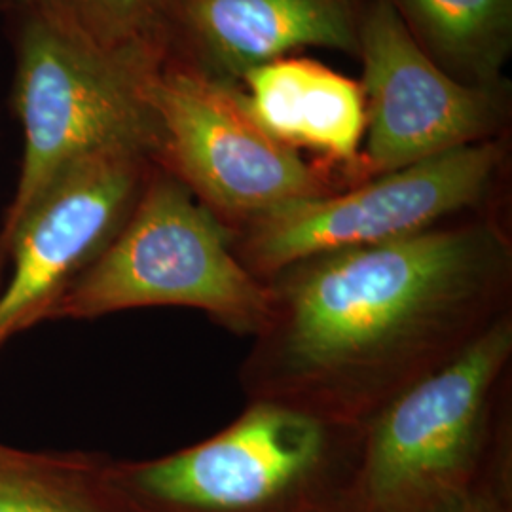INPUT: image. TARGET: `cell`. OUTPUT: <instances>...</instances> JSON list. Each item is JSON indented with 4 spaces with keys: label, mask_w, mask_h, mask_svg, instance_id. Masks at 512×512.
Wrapping results in <instances>:
<instances>
[{
    "label": "cell",
    "mask_w": 512,
    "mask_h": 512,
    "mask_svg": "<svg viewBox=\"0 0 512 512\" xmlns=\"http://www.w3.org/2000/svg\"><path fill=\"white\" fill-rule=\"evenodd\" d=\"M243 365L253 399L365 429L511 313V241L490 219L294 262Z\"/></svg>",
    "instance_id": "1"
},
{
    "label": "cell",
    "mask_w": 512,
    "mask_h": 512,
    "mask_svg": "<svg viewBox=\"0 0 512 512\" xmlns=\"http://www.w3.org/2000/svg\"><path fill=\"white\" fill-rule=\"evenodd\" d=\"M363 429L253 399L215 437L164 458L114 461L139 512H357Z\"/></svg>",
    "instance_id": "2"
},
{
    "label": "cell",
    "mask_w": 512,
    "mask_h": 512,
    "mask_svg": "<svg viewBox=\"0 0 512 512\" xmlns=\"http://www.w3.org/2000/svg\"><path fill=\"white\" fill-rule=\"evenodd\" d=\"M512 357V313L366 423L357 512H425L486 486H511L497 397Z\"/></svg>",
    "instance_id": "3"
},
{
    "label": "cell",
    "mask_w": 512,
    "mask_h": 512,
    "mask_svg": "<svg viewBox=\"0 0 512 512\" xmlns=\"http://www.w3.org/2000/svg\"><path fill=\"white\" fill-rule=\"evenodd\" d=\"M2 18L14 50L12 107L23 128V160L0 224V243L69 165L114 148H137L158 158L162 145L150 101L160 67L73 37L21 0H8Z\"/></svg>",
    "instance_id": "4"
},
{
    "label": "cell",
    "mask_w": 512,
    "mask_h": 512,
    "mask_svg": "<svg viewBox=\"0 0 512 512\" xmlns=\"http://www.w3.org/2000/svg\"><path fill=\"white\" fill-rule=\"evenodd\" d=\"M181 306L256 336L270 291L232 247V232L156 162L128 222L57 298L46 321L97 319L116 311Z\"/></svg>",
    "instance_id": "5"
},
{
    "label": "cell",
    "mask_w": 512,
    "mask_h": 512,
    "mask_svg": "<svg viewBox=\"0 0 512 512\" xmlns=\"http://www.w3.org/2000/svg\"><path fill=\"white\" fill-rule=\"evenodd\" d=\"M503 160L497 141L456 148L346 192L279 207L230 230L232 247L266 281L310 256L416 236L486 202Z\"/></svg>",
    "instance_id": "6"
},
{
    "label": "cell",
    "mask_w": 512,
    "mask_h": 512,
    "mask_svg": "<svg viewBox=\"0 0 512 512\" xmlns=\"http://www.w3.org/2000/svg\"><path fill=\"white\" fill-rule=\"evenodd\" d=\"M150 101L162 131L156 162L230 230L329 194L319 171L253 124L226 86L164 63Z\"/></svg>",
    "instance_id": "7"
},
{
    "label": "cell",
    "mask_w": 512,
    "mask_h": 512,
    "mask_svg": "<svg viewBox=\"0 0 512 512\" xmlns=\"http://www.w3.org/2000/svg\"><path fill=\"white\" fill-rule=\"evenodd\" d=\"M154 165L137 148L97 152L63 169L27 207L0 243V274L12 264L0 293V348L46 321L57 298L109 247Z\"/></svg>",
    "instance_id": "8"
},
{
    "label": "cell",
    "mask_w": 512,
    "mask_h": 512,
    "mask_svg": "<svg viewBox=\"0 0 512 512\" xmlns=\"http://www.w3.org/2000/svg\"><path fill=\"white\" fill-rule=\"evenodd\" d=\"M357 55L370 177L490 141L503 120L501 88L467 86L444 73L389 0H372L363 10Z\"/></svg>",
    "instance_id": "9"
},
{
    "label": "cell",
    "mask_w": 512,
    "mask_h": 512,
    "mask_svg": "<svg viewBox=\"0 0 512 512\" xmlns=\"http://www.w3.org/2000/svg\"><path fill=\"white\" fill-rule=\"evenodd\" d=\"M361 18L355 0H164V63L234 86L294 50L359 54Z\"/></svg>",
    "instance_id": "10"
},
{
    "label": "cell",
    "mask_w": 512,
    "mask_h": 512,
    "mask_svg": "<svg viewBox=\"0 0 512 512\" xmlns=\"http://www.w3.org/2000/svg\"><path fill=\"white\" fill-rule=\"evenodd\" d=\"M226 88L245 116L281 145L359 164L366 131L359 82L317 61L281 57Z\"/></svg>",
    "instance_id": "11"
},
{
    "label": "cell",
    "mask_w": 512,
    "mask_h": 512,
    "mask_svg": "<svg viewBox=\"0 0 512 512\" xmlns=\"http://www.w3.org/2000/svg\"><path fill=\"white\" fill-rule=\"evenodd\" d=\"M440 69L475 88L499 90L512 48V0H389Z\"/></svg>",
    "instance_id": "12"
},
{
    "label": "cell",
    "mask_w": 512,
    "mask_h": 512,
    "mask_svg": "<svg viewBox=\"0 0 512 512\" xmlns=\"http://www.w3.org/2000/svg\"><path fill=\"white\" fill-rule=\"evenodd\" d=\"M0 512L139 511L114 480L112 459L0 442Z\"/></svg>",
    "instance_id": "13"
},
{
    "label": "cell",
    "mask_w": 512,
    "mask_h": 512,
    "mask_svg": "<svg viewBox=\"0 0 512 512\" xmlns=\"http://www.w3.org/2000/svg\"><path fill=\"white\" fill-rule=\"evenodd\" d=\"M57 29L112 54L162 67L164 0H21Z\"/></svg>",
    "instance_id": "14"
},
{
    "label": "cell",
    "mask_w": 512,
    "mask_h": 512,
    "mask_svg": "<svg viewBox=\"0 0 512 512\" xmlns=\"http://www.w3.org/2000/svg\"><path fill=\"white\" fill-rule=\"evenodd\" d=\"M425 512H511V486H486L450 497Z\"/></svg>",
    "instance_id": "15"
},
{
    "label": "cell",
    "mask_w": 512,
    "mask_h": 512,
    "mask_svg": "<svg viewBox=\"0 0 512 512\" xmlns=\"http://www.w3.org/2000/svg\"><path fill=\"white\" fill-rule=\"evenodd\" d=\"M6 2H8V0H0V18H2L4 10H6Z\"/></svg>",
    "instance_id": "16"
}]
</instances>
